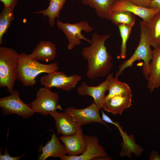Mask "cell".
I'll list each match as a JSON object with an SVG mask.
<instances>
[{
	"mask_svg": "<svg viewBox=\"0 0 160 160\" xmlns=\"http://www.w3.org/2000/svg\"><path fill=\"white\" fill-rule=\"evenodd\" d=\"M58 64L54 62L44 64L31 58L25 53L19 54L17 79L25 87L33 86L36 78L42 73H50L57 71Z\"/></svg>",
	"mask_w": 160,
	"mask_h": 160,
	"instance_id": "3",
	"label": "cell"
},
{
	"mask_svg": "<svg viewBox=\"0 0 160 160\" xmlns=\"http://www.w3.org/2000/svg\"><path fill=\"white\" fill-rule=\"evenodd\" d=\"M0 107L2 113L5 115L16 114L23 118L28 119L34 114L29 105L21 100L16 89L10 95L0 98Z\"/></svg>",
	"mask_w": 160,
	"mask_h": 160,
	"instance_id": "7",
	"label": "cell"
},
{
	"mask_svg": "<svg viewBox=\"0 0 160 160\" xmlns=\"http://www.w3.org/2000/svg\"><path fill=\"white\" fill-rule=\"evenodd\" d=\"M57 27L66 36L68 41L67 48L68 50L73 49L76 45L81 43V40H83L91 43V41L82 34V31L86 32L92 31L93 28L88 22L82 21L73 24L63 23L59 20L57 21Z\"/></svg>",
	"mask_w": 160,
	"mask_h": 160,
	"instance_id": "6",
	"label": "cell"
},
{
	"mask_svg": "<svg viewBox=\"0 0 160 160\" xmlns=\"http://www.w3.org/2000/svg\"></svg>",
	"mask_w": 160,
	"mask_h": 160,
	"instance_id": "33",
	"label": "cell"
},
{
	"mask_svg": "<svg viewBox=\"0 0 160 160\" xmlns=\"http://www.w3.org/2000/svg\"><path fill=\"white\" fill-rule=\"evenodd\" d=\"M150 33L151 44L154 48L160 47V12L147 23Z\"/></svg>",
	"mask_w": 160,
	"mask_h": 160,
	"instance_id": "24",
	"label": "cell"
},
{
	"mask_svg": "<svg viewBox=\"0 0 160 160\" xmlns=\"http://www.w3.org/2000/svg\"><path fill=\"white\" fill-rule=\"evenodd\" d=\"M122 39L121 46L120 56L122 59L126 56L127 43L130 34L132 27L124 24L117 25Z\"/></svg>",
	"mask_w": 160,
	"mask_h": 160,
	"instance_id": "26",
	"label": "cell"
},
{
	"mask_svg": "<svg viewBox=\"0 0 160 160\" xmlns=\"http://www.w3.org/2000/svg\"><path fill=\"white\" fill-rule=\"evenodd\" d=\"M49 114L55 120L57 134L65 136L72 135L81 128L71 116L65 111L59 113L56 111L50 112Z\"/></svg>",
	"mask_w": 160,
	"mask_h": 160,
	"instance_id": "12",
	"label": "cell"
},
{
	"mask_svg": "<svg viewBox=\"0 0 160 160\" xmlns=\"http://www.w3.org/2000/svg\"><path fill=\"white\" fill-rule=\"evenodd\" d=\"M102 118L103 120L105 122L113 124L117 127L120 132L123 131L122 127L120 125L119 122L118 121L114 122L108 116L105 114L103 111H102Z\"/></svg>",
	"mask_w": 160,
	"mask_h": 160,
	"instance_id": "28",
	"label": "cell"
},
{
	"mask_svg": "<svg viewBox=\"0 0 160 160\" xmlns=\"http://www.w3.org/2000/svg\"><path fill=\"white\" fill-rule=\"evenodd\" d=\"M19 54L13 49L0 47V87L10 94L17 79Z\"/></svg>",
	"mask_w": 160,
	"mask_h": 160,
	"instance_id": "4",
	"label": "cell"
},
{
	"mask_svg": "<svg viewBox=\"0 0 160 160\" xmlns=\"http://www.w3.org/2000/svg\"><path fill=\"white\" fill-rule=\"evenodd\" d=\"M84 137L86 148L82 154L75 156L65 155L60 159L62 160H91L108 156L104 148L99 144L97 137L84 135Z\"/></svg>",
	"mask_w": 160,
	"mask_h": 160,
	"instance_id": "10",
	"label": "cell"
},
{
	"mask_svg": "<svg viewBox=\"0 0 160 160\" xmlns=\"http://www.w3.org/2000/svg\"><path fill=\"white\" fill-rule=\"evenodd\" d=\"M120 133L123 138V141L121 144V148L120 156H125L131 159L132 154L133 153L136 156H140L143 149L136 143L133 135H128L126 132L123 131Z\"/></svg>",
	"mask_w": 160,
	"mask_h": 160,
	"instance_id": "19",
	"label": "cell"
},
{
	"mask_svg": "<svg viewBox=\"0 0 160 160\" xmlns=\"http://www.w3.org/2000/svg\"><path fill=\"white\" fill-rule=\"evenodd\" d=\"M49 5L45 9L36 11L32 14H41L48 17L49 23L51 27L55 25V20L59 18L60 12L66 0H49Z\"/></svg>",
	"mask_w": 160,
	"mask_h": 160,
	"instance_id": "20",
	"label": "cell"
},
{
	"mask_svg": "<svg viewBox=\"0 0 160 160\" xmlns=\"http://www.w3.org/2000/svg\"><path fill=\"white\" fill-rule=\"evenodd\" d=\"M59 101L58 93L44 87L38 89L36 98L29 105L34 113L46 116L51 112L62 110L61 106L58 104Z\"/></svg>",
	"mask_w": 160,
	"mask_h": 160,
	"instance_id": "5",
	"label": "cell"
},
{
	"mask_svg": "<svg viewBox=\"0 0 160 160\" xmlns=\"http://www.w3.org/2000/svg\"><path fill=\"white\" fill-rule=\"evenodd\" d=\"M109 34L100 35L95 32L92 35L91 45L82 49L81 54L87 60V78L90 79L107 76L113 67L112 58L105 43Z\"/></svg>",
	"mask_w": 160,
	"mask_h": 160,
	"instance_id": "1",
	"label": "cell"
},
{
	"mask_svg": "<svg viewBox=\"0 0 160 160\" xmlns=\"http://www.w3.org/2000/svg\"><path fill=\"white\" fill-rule=\"evenodd\" d=\"M107 20L117 25L124 24L133 27L135 23V15L126 11H116L109 13Z\"/></svg>",
	"mask_w": 160,
	"mask_h": 160,
	"instance_id": "22",
	"label": "cell"
},
{
	"mask_svg": "<svg viewBox=\"0 0 160 160\" xmlns=\"http://www.w3.org/2000/svg\"><path fill=\"white\" fill-rule=\"evenodd\" d=\"M149 8L160 10V0H152Z\"/></svg>",
	"mask_w": 160,
	"mask_h": 160,
	"instance_id": "31",
	"label": "cell"
},
{
	"mask_svg": "<svg viewBox=\"0 0 160 160\" xmlns=\"http://www.w3.org/2000/svg\"><path fill=\"white\" fill-rule=\"evenodd\" d=\"M101 109L100 106L93 102L89 106L83 109H78L70 107L66 108L65 112L68 113L80 127L93 123H98L108 128L99 114Z\"/></svg>",
	"mask_w": 160,
	"mask_h": 160,
	"instance_id": "9",
	"label": "cell"
},
{
	"mask_svg": "<svg viewBox=\"0 0 160 160\" xmlns=\"http://www.w3.org/2000/svg\"><path fill=\"white\" fill-rule=\"evenodd\" d=\"M42 151L38 158L39 160H45L49 157L60 158L66 154L64 145L62 144L54 132L51 139L42 148Z\"/></svg>",
	"mask_w": 160,
	"mask_h": 160,
	"instance_id": "18",
	"label": "cell"
},
{
	"mask_svg": "<svg viewBox=\"0 0 160 160\" xmlns=\"http://www.w3.org/2000/svg\"><path fill=\"white\" fill-rule=\"evenodd\" d=\"M133 4L141 7L149 8L152 0H130Z\"/></svg>",
	"mask_w": 160,
	"mask_h": 160,
	"instance_id": "29",
	"label": "cell"
},
{
	"mask_svg": "<svg viewBox=\"0 0 160 160\" xmlns=\"http://www.w3.org/2000/svg\"><path fill=\"white\" fill-rule=\"evenodd\" d=\"M24 154L21 156H10L8 153V150L7 148L5 150V152L3 154H2L0 153V160H18L22 158L25 155Z\"/></svg>",
	"mask_w": 160,
	"mask_h": 160,
	"instance_id": "27",
	"label": "cell"
},
{
	"mask_svg": "<svg viewBox=\"0 0 160 160\" xmlns=\"http://www.w3.org/2000/svg\"><path fill=\"white\" fill-rule=\"evenodd\" d=\"M140 33L138 45L132 56L119 65L118 71L115 74L116 77H118L122 74L125 69L131 67L137 60H141L144 62L142 68V74L147 80L148 79L153 50L151 48L150 33L147 23L143 21H140Z\"/></svg>",
	"mask_w": 160,
	"mask_h": 160,
	"instance_id": "2",
	"label": "cell"
},
{
	"mask_svg": "<svg viewBox=\"0 0 160 160\" xmlns=\"http://www.w3.org/2000/svg\"><path fill=\"white\" fill-rule=\"evenodd\" d=\"M151 160H160V155L155 151H152L149 157Z\"/></svg>",
	"mask_w": 160,
	"mask_h": 160,
	"instance_id": "32",
	"label": "cell"
},
{
	"mask_svg": "<svg viewBox=\"0 0 160 160\" xmlns=\"http://www.w3.org/2000/svg\"><path fill=\"white\" fill-rule=\"evenodd\" d=\"M109 75L108 93L105 95L104 100L122 94L131 92V89L128 84L119 81L118 77H113V73Z\"/></svg>",
	"mask_w": 160,
	"mask_h": 160,
	"instance_id": "23",
	"label": "cell"
},
{
	"mask_svg": "<svg viewBox=\"0 0 160 160\" xmlns=\"http://www.w3.org/2000/svg\"><path fill=\"white\" fill-rule=\"evenodd\" d=\"M81 78V76L79 75L67 76L63 72L56 71L42 76L40 81L41 85L47 88L55 87L69 91L75 87Z\"/></svg>",
	"mask_w": 160,
	"mask_h": 160,
	"instance_id": "8",
	"label": "cell"
},
{
	"mask_svg": "<svg viewBox=\"0 0 160 160\" xmlns=\"http://www.w3.org/2000/svg\"><path fill=\"white\" fill-rule=\"evenodd\" d=\"M59 138L63 143L68 155L75 156L81 155L86 149V142L81 128L73 135H62Z\"/></svg>",
	"mask_w": 160,
	"mask_h": 160,
	"instance_id": "13",
	"label": "cell"
},
{
	"mask_svg": "<svg viewBox=\"0 0 160 160\" xmlns=\"http://www.w3.org/2000/svg\"><path fill=\"white\" fill-rule=\"evenodd\" d=\"M14 9L4 8L0 14V45L2 43V37L14 18Z\"/></svg>",
	"mask_w": 160,
	"mask_h": 160,
	"instance_id": "25",
	"label": "cell"
},
{
	"mask_svg": "<svg viewBox=\"0 0 160 160\" xmlns=\"http://www.w3.org/2000/svg\"><path fill=\"white\" fill-rule=\"evenodd\" d=\"M4 4V8L15 9L17 4V0H0Z\"/></svg>",
	"mask_w": 160,
	"mask_h": 160,
	"instance_id": "30",
	"label": "cell"
},
{
	"mask_svg": "<svg viewBox=\"0 0 160 160\" xmlns=\"http://www.w3.org/2000/svg\"><path fill=\"white\" fill-rule=\"evenodd\" d=\"M131 92L123 93L104 100L102 108L114 115H121L132 104Z\"/></svg>",
	"mask_w": 160,
	"mask_h": 160,
	"instance_id": "14",
	"label": "cell"
},
{
	"mask_svg": "<svg viewBox=\"0 0 160 160\" xmlns=\"http://www.w3.org/2000/svg\"><path fill=\"white\" fill-rule=\"evenodd\" d=\"M109 74L103 82L97 86H89L85 81H82L81 85L77 88L79 94L81 96L88 95L91 96L94 99V102L102 108L105 96V93L108 89L109 81Z\"/></svg>",
	"mask_w": 160,
	"mask_h": 160,
	"instance_id": "15",
	"label": "cell"
},
{
	"mask_svg": "<svg viewBox=\"0 0 160 160\" xmlns=\"http://www.w3.org/2000/svg\"><path fill=\"white\" fill-rule=\"evenodd\" d=\"M147 80V87L151 92L160 87V47L152 50Z\"/></svg>",
	"mask_w": 160,
	"mask_h": 160,
	"instance_id": "16",
	"label": "cell"
},
{
	"mask_svg": "<svg viewBox=\"0 0 160 160\" xmlns=\"http://www.w3.org/2000/svg\"><path fill=\"white\" fill-rule=\"evenodd\" d=\"M116 0H82V3L94 9L99 17L107 20L110 9Z\"/></svg>",
	"mask_w": 160,
	"mask_h": 160,
	"instance_id": "21",
	"label": "cell"
},
{
	"mask_svg": "<svg viewBox=\"0 0 160 160\" xmlns=\"http://www.w3.org/2000/svg\"><path fill=\"white\" fill-rule=\"evenodd\" d=\"M56 54L55 44L49 41H41L29 55L36 60L48 62L55 58Z\"/></svg>",
	"mask_w": 160,
	"mask_h": 160,
	"instance_id": "17",
	"label": "cell"
},
{
	"mask_svg": "<svg viewBox=\"0 0 160 160\" xmlns=\"http://www.w3.org/2000/svg\"><path fill=\"white\" fill-rule=\"evenodd\" d=\"M118 10L130 12L140 17L143 21L147 23L155 14L160 12V10L137 6L132 3L130 0H116L112 6L110 12Z\"/></svg>",
	"mask_w": 160,
	"mask_h": 160,
	"instance_id": "11",
	"label": "cell"
}]
</instances>
